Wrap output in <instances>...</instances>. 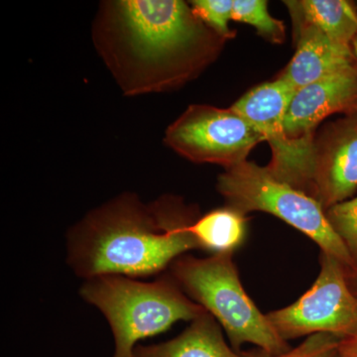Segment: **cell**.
Segmentation results:
<instances>
[{
	"mask_svg": "<svg viewBox=\"0 0 357 357\" xmlns=\"http://www.w3.org/2000/svg\"><path fill=\"white\" fill-rule=\"evenodd\" d=\"M192 222L172 199L145 206L123 197L93 211L70 231L68 263L84 280L159 274L198 249L189 231Z\"/></svg>",
	"mask_w": 357,
	"mask_h": 357,
	"instance_id": "6da1fadb",
	"label": "cell"
},
{
	"mask_svg": "<svg viewBox=\"0 0 357 357\" xmlns=\"http://www.w3.org/2000/svg\"><path fill=\"white\" fill-rule=\"evenodd\" d=\"M109 321L112 357H134L137 342L166 332L178 321H194L206 310L190 299L171 275L153 282L105 275L84 280L79 290Z\"/></svg>",
	"mask_w": 357,
	"mask_h": 357,
	"instance_id": "7a4b0ae2",
	"label": "cell"
},
{
	"mask_svg": "<svg viewBox=\"0 0 357 357\" xmlns=\"http://www.w3.org/2000/svg\"><path fill=\"white\" fill-rule=\"evenodd\" d=\"M124 41L138 60L174 67L189 77L211 60L225 39L178 0H128L116 4Z\"/></svg>",
	"mask_w": 357,
	"mask_h": 357,
	"instance_id": "3957f363",
	"label": "cell"
},
{
	"mask_svg": "<svg viewBox=\"0 0 357 357\" xmlns=\"http://www.w3.org/2000/svg\"><path fill=\"white\" fill-rule=\"evenodd\" d=\"M170 275L190 299L217 319L234 349L255 344L268 356L291 351L244 290L232 255H183L171 264Z\"/></svg>",
	"mask_w": 357,
	"mask_h": 357,
	"instance_id": "277c9868",
	"label": "cell"
},
{
	"mask_svg": "<svg viewBox=\"0 0 357 357\" xmlns=\"http://www.w3.org/2000/svg\"><path fill=\"white\" fill-rule=\"evenodd\" d=\"M218 190L227 206L245 215L250 211L270 213L300 230L318 244L321 252L354 269L351 255L331 227L326 211L316 199L274 178L266 167L248 160L225 169L218 177Z\"/></svg>",
	"mask_w": 357,
	"mask_h": 357,
	"instance_id": "5b68a950",
	"label": "cell"
},
{
	"mask_svg": "<svg viewBox=\"0 0 357 357\" xmlns=\"http://www.w3.org/2000/svg\"><path fill=\"white\" fill-rule=\"evenodd\" d=\"M295 89L277 77L255 86L241 96L231 109L258 131L271 147L267 170L286 184L314 198V142L291 139L284 119Z\"/></svg>",
	"mask_w": 357,
	"mask_h": 357,
	"instance_id": "8992f818",
	"label": "cell"
},
{
	"mask_svg": "<svg viewBox=\"0 0 357 357\" xmlns=\"http://www.w3.org/2000/svg\"><path fill=\"white\" fill-rule=\"evenodd\" d=\"M321 270L311 289L290 306L267 314L278 335L288 340L330 333L340 340L357 337V297L347 282V268L321 252Z\"/></svg>",
	"mask_w": 357,
	"mask_h": 357,
	"instance_id": "52a82bcc",
	"label": "cell"
},
{
	"mask_svg": "<svg viewBox=\"0 0 357 357\" xmlns=\"http://www.w3.org/2000/svg\"><path fill=\"white\" fill-rule=\"evenodd\" d=\"M166 141L192 162L227 169L246 161L264 138L231 107L192 105L168 129Z\"/></svg>",
	"mask_w": 357,
	"mask_h": 357,
	"instance_id": "ba28073f",
	"label": "cell"
},
{
	"mask_svg": "<svg viewBox=\"0 0 357 357\" xmlns=\"http://www.w3.org/2000/svg\"><path fill=\"white\" fill-rule=\"evenodd\" d=\"M314 199L326 211L357 190V114L326 126L314 142Z\"/></svg>",
	"mask_w": 357,
	"mask_h": 357,
	"instance_id": "9c48e42d",
	"label": "cell"
},
{
	"mask_svg": "<svg viewBox=\"0 0 357 357\" xmlns=\"http://www.w3.org/2000/svg\"><path fill=\"white\" fill-rule=\"evenodd\" d=\"M335 114H357V63L297 89L284 128L291 139L316 141L319 124Z\"/></svg>",
	"mask_w": 357,
	"mask_h": 357,
	"instance_id": "30bf717a",
	"label": "cell"
},
{
	"mask_svg": "<svg viewBox=\"0 0 357 357\" xmlns=\"http://www.w3.org/2000/svg\"><path fill=\"white\" fill-rule=\"evenodd\" d=\"M296 53L278 79L297 91L328 75L356 64L352 47L333 41L316 26L292 20Z\"/></svg>",
	"mask_w": 357,
	"mask_h": 357,
	"instance_id": "8fae6325",
	"label": "cell"
},
{
	"mask_svg": "<svg viewBox=\"0 0 357 357\" xmlns=\"http://www.w3.org/2000/svg\"><path fill=\"white\" fill-rule=\"evenodd\" d=\"M134 357H253L230 349L220 324L208 312L192 321L177 337L153 345H137Z\"/></svg>",
	"mask_w": 357,
	"mask_h": 357,
	"instance_id": "7c38bea8",
	"label": "cell"
},
{
	"mask_svg": "<svg viewBox=\"0 0 357 357\" xmlns=\"http://www.w3.org/2000/svg\"><path fill=\"white\" fill-rule=\"evenodd\" d=\"M292 20L316 26L328 38L352 47L357 35V7L347 0L284 1Z\"/></svg>",
	"mask_w": 357,
	"mask_h": 357,
	"instance_id": "4fadbf2b",
	"label": "cell"
},
{
	"mask_svg": "<svg viewBox=\"0 0 357 357\" xmlns=\"http://www.w3.org/2000/svg\"><path fill=\"white\" fill-rule=\"evenodd\" d=\"M189 231L198 249L213 255H234L245 238V215L229 206L218 208L195 220Z\"/></svg>",
	"mask_w": 357,
	"mask_h": 357,
	"instance_id": "5bb4252c",
	"label": "cell"
},
{
	"mask_svg": "<svg viewBox=\"0 0 357 357\" xmlns=\"http://www.w3.org/2000/svg\"><path fill=\"white\" fill-rule=\"evenodd\" d=\"M232 20L252 26L270 43L285 42V24L270 15L265 0H234Z\"/></svg>",
	"mask_w": 357,
	"mask_h": 357,
	"instance_id": "9a60e30c",
	"label": "cell"
},
{
	"mask_svg": "<svg viewBox=\"0 0 357 357\" xmlns=\"http://www.w3.org/2000/svg\"><path fill=\"white\" fill-rule=\"evenodd\" d=\"M326 215L349 251L354 268H357V197L331 206Z\"/></svg>",
	"mask_w": 357,
	"mask_h": 357,
	"instance_id": "2e32d148",
	"label": "cell"
},
{
	"mask_svg": "<svg viewBox=\"0 0 357 357\" xmlns=\"http://www.w3.org/2000/svg\"><path fill=\"white\" fill-rule=\"evenodd\" d=\"M191 3L192 11L204 24L225 40L234 38L236 32L229 28L234 0H196Z\"/></svg>",
	"mask_w": 357,
	"mask_h": 357,
	"instance_id": "e0dca14e",
	"label": "cell"
},
{
	"mask_svg": "<svg viewBox=\"0 0 357 357\" xmlns=\"http://www.w3.org/2000/svg\"><path fill=\"white\" fill-rule=\"evenodd\" d=\"M342 342V340L330 333H316L287 354L267 357H335Z\"/></svg>",
	"mask_w": 357,
	"mask_h": 357,
	"instance_id": "ac0fdd59",
	"label": "cell"
},
{
	"mask_svg": "<svg viewBox=\"0 0 357 357\" xmlns=\"http://www.w3.org/2000/svg\"><path fill=\"white\" fill-rule=\"evenodd\" d=\"M347 282H349V285L352 292L357 297V268L347 270Z\"/></svg>",
	"mask_w": 357,
	"mask_h": 357,
	"instance_id": "d6986e66",
	"label": "cell"
},
{
	"mask_svg": "<svg viewBox=\"0 0 357 357\" xmlns=\"http://www.w3.org/2000/svg\"><path fill=\"white\" fill-rule=\"evenodd\" d=\"M342 345L349 351L352 357H357V337L342 340Z\"/></svg>",
	"mask_w": 357,
	"mask_h": 357,
	"instance_id": "ffe728a7",
	"label": "cell"
},
{
	"mask_svg": "<svg viewBox=\"0 0 357 357\" xmlns=\"http://www.w3.org/2000/svg\"><path fill=\"white\" fill-rule=\"evenodd\" d=\"M335 357H352V356H351V354H349V351H347V349H345L344 345H342V344H340V349H338L337 354H335Z\"/></svg>",
	"mask_w": 357,
	"mask_h": 357,
	"instance_id": "44dd1931",
	"label": "cell"
},
{
	"mask_svg": "<svg viewBox=\"0 0 357 357\" xmlns=\"http://www.w3.org/2000/svg\"><path fill=\"white\" fill-rule=\"evenodd\" d=\"M352 50H354V55H356L357 62V35L354 42H352Z\"/></svg>",
	"mask_w": 357,
	"mask_h": 357,
	"instance_id": "7402d4cb",
	"label": "cell"
}]
</instances>
